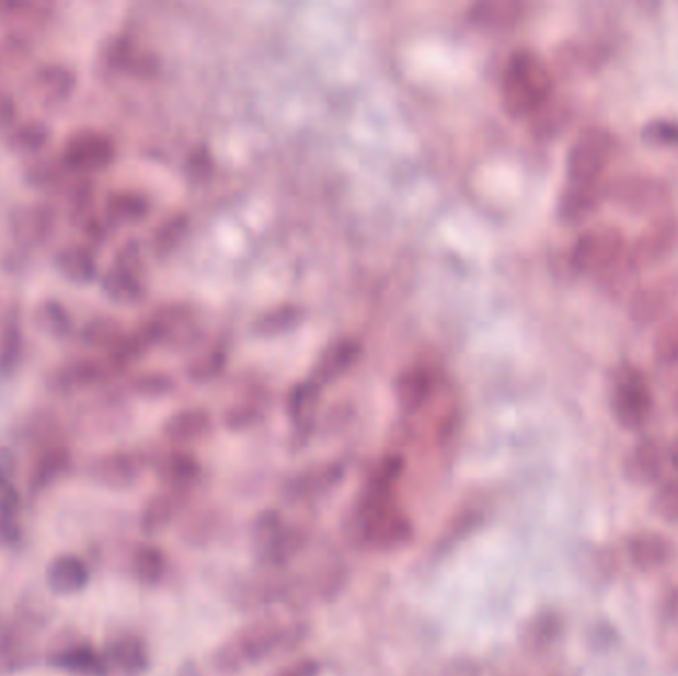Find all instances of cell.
<instances>
[{"label":"cell","mask_w":678,"mask_h":676,"mask_svg":"<svg viewBox=\"0 0 678 676\" xmlns=\"http://www.w3.org/2000/svg\"><path fill=\"white\" fill-rule=\"evenodd\" d=\"M310 635L306 623H266L252 625L239 631L237 635L225 641L215 653V666L220 673H239L242 668L261 665L271 656L296 651Z\"/></svg>","instance_id":"cell-1"},{"label":"cell","mask_w":678,"mask_h":676,"mask_svg":"<svg viewBox=\"0 0 678 676\" xmlns=\"http://www.w3.org/2000/svg\"><path fill=\"white\" fill-rule=\"evenodd\" d=\"M553 73L540 54L520 48L510 54L502 73V104L506 114L522 119L550 104Z\"/></svg>","instance_id":"cell-2"},{"label":"cell","mask_w":678,"mask_h":676,"mask_svg":"<svg viewBox=\"0 0 678 676\" xmlns=\"http://www.w3.org/2000/svg\"><path fill=\"white\" fill-rule=\"evenodd\" d=\"M678 249V219L675 215H660L651 219L647 227L627 244L625 256L606 276L611 284L631 280L635 274L667 261Z\"/></svg>","instance_id":"cell-3"},{"label":"cell","mask_w":678,"mask_h":676,"mask_svg":"<svg viewBox=\"0 0 678 676\" xmlns=\"http://www.w3.org/2000/svg\"><path fill=\"white\" fill-rule=\"evenodd\" d=\"M619 151L616 134L601 125L585 127L565 156V175L572 183H601Z\"/></svg>","instance_id":"cell-4"},{"label":"cell","mask_w":678,"mask_h":676,"mask_svg":"<svg viewBox=\"0 0 678 676\" xmlns=\"http://www.w3.org/2000/svg\"><path fill=\"white\" fill-rule=\"evenodd\" d=\"M609 401L617 423L627 431L645 427L655 411V393L647 375L633 364L617 367Z\"/></svg>","instance_id":"cell-5"},{"label":"cell","mask_w":678,"mask_h":676,"mask_svg":"<svg viewBox=\"0 0 678 676\" xmlns=\"http://www.w3.org/2000/svg\"><path fill=\"white\" fill-rule=\"evenodd\" d=\"M627 244L625 232L616 225H595L575 240L570 261L579 274L606 278L625 256Z\"/></svg>","instance_id":"cell-6"},{"label":"cell","mask_w":678,"mask_h":676,"mask_svg":"<svg viewBox=\"0 0 678 676\" xmlns=\"http://www.w3.org/2000/svg\"><path fill=\"white\" fill-rule=\"evenodd\" d=\"M607 200H613L617 207L631 215L660 217L667 215L673 200V191L665 179L651 173H623L607 181Z\"/></svg>","instance_id":"cell-7"},{"label":"cell","mask_w":678,"mask_h":676,"mask_svg":"<svg viewBox=\"0 0 678 676\" xmlns=\"http://www.w3.org/2000/svg\"><path fill=\"white\" fill-rule=\"evenodd\" d=\"M359 534L366 543L379 550L401 548L411 540L413 526L407 516L399 511L393 499L364 496L359 506Z\"/></svg>","instance_id":"cell-8"},{"label":"cell","mask_w":678,"mask_h":676,"mask_svg":"<svg viewBox=\"0 0 678 676\" xmlns=\"http://www.w3.org/2000/svg\"><path fill=\"white\" fill-rule=\"evenodd\" d=\"M678 302V271L660 272L636 286L629 300V318L636 325L663 322Z\"/></svg>","instance_id":"cell-9"},{"label":"cell","mask_w":678,"mask_h":676,"mask_svg":"<svg viewBox=\"0 0 678 676\" xmlns=\"http://www.w3.org/2000/svg\"><path fill=\"white\" fill-rule=\"evenodd\" d=\"M667 465V448L653 438H645L627 452L623 458V474L631 484L651 486L663 479Z\"/></svg>","instance_id":"cell-10"},{"label":"cell","mask_w":678,"mask_h":676,"mask_svg":"<svg viewBox=\"0 0 678 676\" xmlns=\"http://www.w3.org/2000/svg\"><path fill=\"white\" fill-rule=\"evenodd\" d=\"M625 553L629 562L641 572H657L667 568L675 560V543L667 536L653 530L631 534L625 540Z\"/></svg>","instance_id":"cell-11"},{"label":"cell","mask_w":678,"mask_h":676,"mask_svg":"<svg viewBox=\"0 0 678 676\" xmlns=\"http://www.w3.org/2000/svg\"><path fill=\"white\" fill-rule=\"evenodd\" d=\"M607 181L601 183H565L558 198V215L564 222H582L591 217L597 207L607 200Z\"/></svg>","instance_id":"cell-12"},{"label":"cell","mask_w":678,"mask_h":676,"mask_svg":"<svg viewBox=\"0 0 678 676\" xmlns=\"http://www.w3.org/2000/svg\"><path fill=\"white\" fill-rule=\"evenodd\" d=\"M303 538L300 531L284 526L278 520L262 522L258 530V552L262 562L271 565L290 562L302 550Z\"/></svg>","instance_id":"cell-13"},{"label":"cell","mask_w":678,"mask_h":676,"mask_svg":"<svg viewBox=\"0 0 678 676\" xmlns=\"http://www.w3.org/2000/svg\"><path fill=\"white\" fill-rule=\"evenodd\" d=\"M526 12V4L514 0H494L479 2L469 12V21L484 28H508L520 21Z\"/></svg>","instance_id":"cell-14"},{"label":"cell","mask_w":678,"mask_h":676,"mask_svg":"<svg viewBox=\"0 0 678 676\" xmlns=\"http://www.w3.org/2000/svg\"><path fill=\"white\" fill-rule=\"evenodd\" d=\"M430 393V375L423 369L407 371L397 383V399L399 405L403 406L409 413L417 411L418 406L427 401Z\"/></svg>","instance_id":"cell-15"},{"label":"cell","mask_w":678,"mask_h":676,"mask_svg":"<svg viewBox=\"0 0 678 676\" xmlns=\"http://www.w3.org/2000/svg\"><path fill=\"white\" fill-rule=\"evenodd\" d=\"M653 357L663 367L678 365V312L668 316L667 320L660 323L653 340Z\"/></svg>","instance_id":"cell-16"},{"label":"cell","mask_w":678,"mask_h":676,"mask_svg":"<svg viewBox=\"0 0 678 676\" xmlns=\"http://www.w3.org/2000/svg\"><path fill=\"white\" fill-rule=\"evenodd\" d=\"M359 354V347L352 342L334 345L325 352L322 362H320V377L322 379H332L335 375L344 374L349 365L354 364L355 357Z\"/></svg>","instance_id":"cell-17"},{"label":"cell","mask_w":678,"mask_h":676,"mask_svg":"<svg viewBox=\"0 0 678 676\" xmlns=\"http://www.w3.org/2000/svg\"><path fill=\"white\" fill-rule=\"evenodd\" d=\"M651 511L663 522L677 524L678 522V479L663 482L653 499H651Z\"/></svg>","instance_id":"cell-18"},{"label":"cell","mask_w":678,"mask_h":676,"mask_svg":"<svg viewBox=\"0 0 678 676\" xmlns=\"http://www.w3.org/2000/svg\"><path fill=\"white\" fill-rule=\"evenodd\" d=\"M641 137L648 146L678 147L677 119H653L643 125Z\"/></svg>","instance_id":"cell-19"},{"label":"cell","mask_w":678,"mask_h":676,"mask_svg":"<svg viewBox=\"0 0 678 676\" xmlns=\"http://www.w3.org/2000/svg\"><path fill=\"white\" fill-rule=\"evenodd\" d=\"M320 675V663L313 658H300L290 665L283 666L274 676H318Z\"/></svg>","instance_id":"cell-20"},{"label":"cell","mask_w":678,"mask_h":676,"mask_svg":"<svg viewBox=\"0 0 678 676\" xmlns=\"http://www.w3.org/2000/svg\"><path fill=\"white\" fill-rule=\"evenodd\" d=\"M667 462L668 467L678 474V437L667 447Z\"/></svg>","instance_id":"cell-21"},{"label":"cell","mask_w":678,"mask_h":676,"mask_svg":"<svg viewBox=\"0 0 678 676\" xmlns=\"http://www.w3.org/2000/svg\"><path fill=\"white\" fill-rule=\"evenodd\" d=\"M673 409H675V413L678 415V387L675 389V396H673Z\"/></svg>","instance_id":"cell-22"}]
</instances>
